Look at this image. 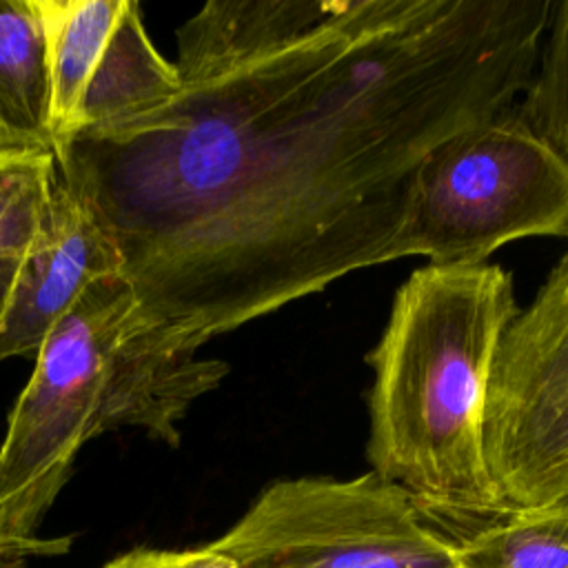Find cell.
<instances>
[{
  "label": "cell",
  "mask_w": 568,
  "mask_h": 568,
  "mask_svg": "<svg viewBox=\"0 0 568 568\" xmlns=\"http://www.w3.org/2000/svg\"><path fill=\"white\" fill-rule=\"evenodd\" d=\"M552 0H211L178 91L53 149L162 346L206 342L402 257L410 184L517 102Z\"/></svg>",
  "instance_id": "1"
},
{
  "label": "cell",
  "mask_w": 568,
  "mask_h": 568,
  "mask_svg": "<svg viewBox=\"0 0 568 568\" xmlns=\"http://www.w3.org/2000/svg\"><path fill=\"white\" fill-rule=\"evenodd\" d=\"M517 313L513 275L499 264H428L397 288L366 355V457L419 508L506 513L484 457V408L495 353Z\"/></svg>",
  "instance_id": "2"
},
{
  "label": "cell",
  "mask_w": 568,
  "mask_h": 568,
  "mask_svg": "<svg viewBox=\"0 0 568 568\" xmlns=\"http://www.w3.org/2000/svg\"><path fill=\"white\" fill-rule=\"evenodd\" d=\"M229 366L162 346L122 273L93 280L36 353L0 446V528L36 537L78 450L133 426L169 446L180 419L217 388Z\"/></svg>",
  "instance_id": "3"
},
{
  "label": "cell",
  "mask_w": 568,
  "mask_h": 568,
  "mask_svg": "<svg viewBox=\"0 0 568 568\" xmlns=\"http://www.w3.org/2000/svg\"><path fill=\"white\" fill-rule=\"evenodd\" d=\"M530 235L568 237V158L515 104L448 135L417 166L402 257L475 266Z\"/></svg>",
  "instance_id": "4"
},
{
  "label": "cell",
  "mask_w": 568,
  "mask_h": 568,
  "mask_svg": "<svg viewBox=\"0 0 568 568\" xmlns=\"http://www.w3.org/2000/svg\"><path fill=\"white\" fill-rule=\"evenodd\" d=\"M213 541L242 568H459L455 541L373 470L273 481Z\"/></svg>",
  "instance_id": "5"
},
{
  "label": "cell",
  "mask_w": 568,
  "mask_h": 568,
  "mask_svg": "<svg viewBox=\"0 0 568 568\" xmlns=\"http://www.w3.org/2000/svg\"><path fill=\"white\" fill-rule=\"evenodd\" d=\"M484 457L506 510L568 499V264L550 271L495 353Z\"/></svg>",
  "instance_id": "6"
},
{
  "label": "cell",
  "mask_w": 568,
  "mask_h": 568,
  "mask_svg": "<svg viewBox=\"0 0 568 568\" xmlns=\"http://www.w3.org/2000/svg\"><path fill=\"white\" fill-rule=\"evenodd\" d=\"M49 69L53 149L166 102L180 73L151 42L133 0H36Z\"/></svg>",
  "instance_id": "7"
},
{
  "label": "cell",
  "mask_w": 568,
  "mask_h": 568,
  "mask_svg": "<svg viewBox=\"0 0 568 568\" xmlns=\"http://www.w3.org/2000/svg\"><path fill=\"white\" fill-rule=\"evenodd\" d=\"M109 273H120L115 246L58 175L44 220L18 262L0 320V362L38 353L87 286Z\"/></svg>",
  "instance_id": "8"
},
{
  "label": "cell",
  "mask_w": 568,
  "mask_h": 568,
  "mask_svg": "<svg viewBox=\"0 0 568 568\" xmlns=\"http://www.w3.org/2000/svg\"><path fill=\"white\" fill-rule=\"evenodd\" d=\"M0 151L53 155L47 40L36 0H0Z\"/></svg>",
  "instance_id": "9"
},
{
  "label": "cell",
  "mask_w": 568,
  "mask_h": 568,
  "mask_svg": "<svg viewBox=\"0 0 568 568\" xmlns=\"http://www.w3.org/2000/svg\"><path fill=\"white\" fill-rule=\"evenodd\" d=\"M459 568H568V499L515 508L455 541Z\"/></svg>",
  "instance_id": "10"
},
{
  "label": "cell",
  "mask_w": 568,
  "mask_h": 568,
  "mask_svg": "<svg viewBox=\"0 0 568 568\" xmlns=\"http://www.w3.org/2000/svg\"><path fill=\"white\" fill-rule=\"evenodd\" d=\"M55 182L51 153L0 151V260L24 255L44 220Z\"/></svg>",
  "instance_id": "11"
},
{
  "label": "cell",
  "mask_w": 568,
  "mask_h": 568,
  "mask_svg": "<svg viewBox=\"0 0 568 568\" xmlns=\"http://www.w3.org/2000/svg\"><path fill=\"white\" fill-rule=\"evenodd\" d=\"M544 36L539 69L535 67L524 100L515 106L541 140L568 158V0L552 4Z\"/></svg>",
  "instance_id": "12"
},
{
  "label": "cell",
  "mask_w": 568,
  "mask_h": 568,
  "mask_svg": "<svg viewBox=\"0 0 568 568\" xmlns=\"http://www.w3.org/2000/svg\"><path fill=\"white\" fill-rule=\"evenodd\" d=\"M102 568H242L215 541L197 548L164 550V548H133L113 557Z\"/></svg>",
  "instance_id": "13"
},
{
  "label": "cell",
  "mask_w": 568,
  "mask_h": 568,
  "mask_svg": "<svg viewBox=\"0 0 568 568\" xmlns=\"http://www.w3.org/2000/svg\"><path fill=\"white\" fill-rule=\"evenodd\" d=\"M71 548V537H16L0 528V568H27L33 557H55Z\"/></svg>",
  "instance_id": "14"
},
{
  "label": "cell",
  "mask_w": 568,
  "mask_h": 568,
  "mask_svg": "<svg viewBox=\"0 0 568 568\" xmlns=\"http://www.w3.org/2000/svg\"><path fill=\"white\" fill-rule=\"evenodd\" d=\"M18 262H20V257L0 260V320H2V313L7 308V300H9V293H11V286H13Z\"/></svg>",
  "instance_id": "15"
},
{
  "label": "cell",
  "mask_w": 568,
  "mask_h": 568,
  "mask_svg": "<svg viewBox=\"0 0 568 568\" xmlns=\"http://www.w3.org/2000/svg\"><path fill=\"white\" fill-rule=\"evenodd\" d=\"M561 260H564V262H566V264H568V253H566V255H564V257H561Z\"/></svg>",
  "instance_id": "16"
}]
</instances>
